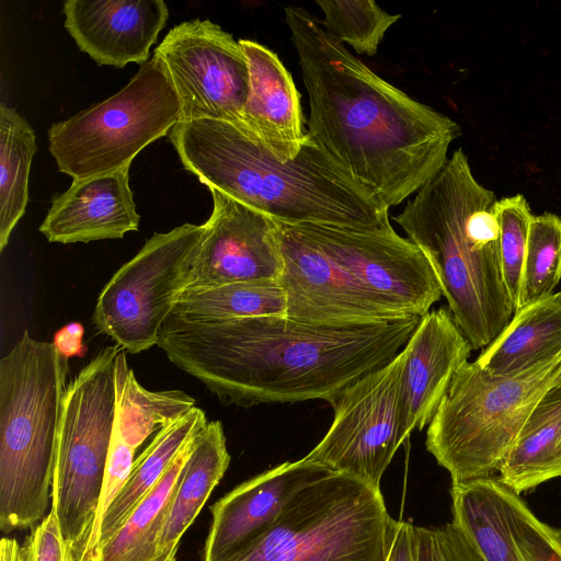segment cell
<instances>
[{
  "mask_svg": "<svg viewBox=\"0 0 561 561\" xmlns=\"http://www.w3.org/2000/svg\"><path fill=\"white\" fill-rule=\"evenodd\" d=\"M284 12L309 100L308 136L377 202L400 205L442 171L460 125L375 73L306 9Z\"/></svg>",
  "mask_w": 561,
  "mask_h": 561,
  "instance_id": "1",
  "label": "cell"
},
{
  "mask_svg": "<svg viewBox=\"0 0 561 561\" xmlns=\"http://www.w3.org/2000/svg\"><path fill=\"white\" fill-rule=\"evenodd\" d=\"M420 320L329 327L286 316L213 322L169 316L157 345L225 404L329 402L392 360Z\"/></svg>",
  "mask_w": 561,
  "mask_h": 561,
  "instance_id": "2",
  "label": "cell"
},
{
  "mask_svg": "<svg viewBox=\"0 0 561 561\" xmlns=\"http://www.w3.org/2000/svg\"><path fill=\"white\" fill-rule=\"evenodd\" d=\"M168 136L184 169L208 188L276 221L392 229L389 208L358 186L309 136L287 162L224 121L179 122Z\"/></svg>",
  "mask_w": 561,
  "mask_h": 561,
  "instance_id": "3",
  "label": "cell"
},
{
  "mask_svg": "<svg viewBox=\"0 0 561 561\" xmlns=\"http://www.w3.org/2000/svg\"><path fill=\"white\" fill-rule=\"evenodd\" d=\"M496 201L458 148L392 216L430 262L472 350L489 346L515 312L502 272Z\"/></svg>",
  "mask_w": 561,
  "mask_h": 561,
  "instance_id": "4",
  "label": "cell"
},
{
  "mask_svg": "<svg viewBox=\"0 0 561 561\" xmlns=\"http://www.w3.org/2000/svg\"><path fill=\"white\" fill-rule=\"evenodd\" d=\"M68 356L25 330L0 360V528L39 524L50 502Z\"/></svg>",
  "mask_w": 561,
  "mask_h": 561,
  "instance_id": "5",
  "label": "cell"
},
{
  "mask_svg": "<svg viewBox=\"0 0 561 561\" xmlns=\"http://www.w3.org/2000/svg\"><path fill=\"white\" fill-rule=\"evenodd\" d=\"M561 376V355L515 376L465 363L427 425L425 446L451 483L492 477Z\"/></svg>",
  "mask_w": 561,
  "mask_h": 561,
  "instance_id": "6",
  "label": "cell"
},
{
  "mask_svg": "<svg viewBox=\"0 0 561 561\" xmlns=\"http://www.w3.org/2000/svg\"><path fill=\"white\" fill-rule=\"evenodd\" d=\"M399 524L380 488L330 471L296 493L230 561H387Z\"/></svg>",
  "mask_w": 561,
  "mask_h": 561,
  "instance_id": "7",
  "label": "cell"
},
{
  "mask_svg": "<svg viewBox=\"0 0 561 561\" xmlns=\"http://www.w3.org/2000/svg\"><path fill=\"white\" fill-rule=\"evenodd\" d=\"M121 350H101L68 383L64 399L50 511L73 561L82 556L95 520L115 419V360Z\"/></svg>",
  "mask_w": 561,
  "mask_h": 561,
  "instance_id": "8",
  "label": "cell"
},
{
  "mask_svg": "<svg viewBox=\"0 0 561 561\" xmlns=\"http://www.w3.org/2000/svg\"><path fill=\"white\" fill-rule=\"evenodd\" d=\"M181 122V105L159 58L141 65L114 95L48 129L58 170L81 180L130 167L149 144Z\"/></svg>",
  "mask_w": 561,
  "mask_h": 561,
  "instance_id": "9",
  "label": "cell"
},
{
  "mask_svg": "<svg viewBox=\"0 0 561 561\" xmlns=\"http://www.w3.org/2000/svg\"><path fill=\"white\" fill-rule=\"evenodd\" d=\"M204 232L205 225L184 224L149 238L101 290L92 317L95 327L131 354L157 345Z\"/></svg>",
  "mask_w": 561,
  "mask_h": 561,
  "instance_id": "10",
  "label": "cell"
},
{
  "mask_svg": "<svg viewBox=\"0 0 561 561\" xmlns=\"http://www.w3.org/2000/svg\"><path fill=\"white\" fill-rule=\"evenodd\" d=\"M298 229L350 285L393 321L421 319L443 296L423 252L394 229L301 224Z\"/></svg>",
  "mask_w": 561,
  "mask_h": 561,
  "instance_id": "11",
  "label": "cell"
},
{
  "mask_svg": "<svg viewBox=\"0 0 561 561\" xmlns=\"http://www.w3.org/2000/svg\"><path fill=\"white\" fill-rule=\"evenodd\" d=\"M404 348L388 364L360 377L329 403L334 417L320 443L304 458L380 488V480L404 442L399 420V386Z\"/></svg>",
  "mask_w": 561,
  "mask_h": 561,
  "instance_id": "12",
  "label": "cell"
},
{
  "mask_svg": "<svg viewBox=\"0 0 561 561\" xmlns=\"http://www.w3.org/2000/svg\"><path fill=\"white\" fill-rule=\"evenodd\" d=\"M178 94L181 122L209 118L241 126L250 89L239 41L208 19L173 26L156 47Z\"/></svg>",
  "mask_w": 561,
  "mask_h": 561,
  "instance_id": "13",
  "label": "cell"
},
{
  "mask_svg": "<svg viewBox=\"0 0 561 561\" xmlns=\"http://www.w3.org/2000/svg\"><path fill=\"white\" fill-rule=\"evenodd\" d=\"M213 211L188 259L184 289L278 280L284 272L276 221L209 188Z\"/></svg>",
  "mask_w": 561,
  "mask_h": 561,
  "instance_id": "14",
  "label": "cell"
},
{
  "mask_svg": "<svg viewBox=\"0 0 561 561\" xmlns=\"http://www.w3.org/2000/svg\"><path fill=\"white\" fill-rule=\"evenodd\" d=\"M276 224L284 262L279 283L287 299L286 317L329 327L397 322L356 291L296 225Z\"/></svg>",
  "mask_w": 561,
  "mask_h": 561,
  "instance_id": "15",
  "label": "cell"
},
{
  "mask_svg": "<svg viewBox=\"0 0 561 561\" xmlns=\"http://www.w3.org/2000/svg\"><path fill=\"white\" fill-rule=\"evenodd\" d=\"M331 470L308 461L283 462L237 485L210 507L203 561H230L252 545L285 504Z\"/></svg>",
  "mask_w": 561,
  "mask_h": 561,
  "instance_id": "16",
  "label": "cell"
},
{
  "mask_svg": "<svg viewBox=\"0 0 561 561\" xmlns=\"http://www.w3.org/2000/svg\"><path fill=\"white\" fill-rule=\"evenodd\" d=\"M405 360L399 386V420L403 439L433 420L472 347L448 307L423 316L403 347Z\"/></svg>",
  "mask_w": 561,
  "mask_h": 561,
  "instance_id": "17",
  "label": "cell"
},
{
  "mask_svg": "<svg viewBox=\"0 0 561 561\" xmlns=\"http://www.w3.org/2000/svg\"><path fill=\"white\" fill-rule=\"evenodd\" d=\"M62 10L78 48L98 65L116 68L146 64L169 18L162 0H68Z\"/></svg>",
  "mask_w": 561,
  "mask_h": 561,
  "instance_id": "18",
  "label": "cell"
},
{
  "mask_svg": "<svg viewBox=\"0 0 561 561\" xmlns=\"http://www.w3.org/2000/svg\"><path fill=\"white\" fill-rule=\"evenodd\" d=\"M247 57L250 89L240 128L282 162L293 160L307 140L300 93L277 54L239 39Z\"/></svg>",
  "mask_w": 561,
  "mask_h": 561,
  "instance_id": "19",
  "label": "cell"
},
{
  "mask_svg": "<svg viewBox=\"0 0 561 561\" xmlns=\"http://www.w3.org/2000/svg\"><path fill=\"white\" fill-rule=\"evenodd\" d=\"M140 216L129 186V168L73 180L51 199L39 231L62 244L121 239L137 231Z\"/></svg>",
  "mask_w": 561,
  "mask_h": 561,
  "instance_id": "20",
  "label": "cell"
},
{
  "mask_svg": "<svg viewBox=\"0 0 561 561\" xmlns=\"http://www.w3.org/2000/svg\"><path fill=\"white\" fill-rule=\"evenodd\" d=\"M561 355V291L516 309L476 362L494 376H515Z\"/></svg>",
  "mask_w": 561,
  "mask_h": 561,
  "instance_id": "21",
  "label": "cell"
},
{
  "mask_svg": "<svg viewBox=\"0 0 561 561\" xmlns=\"http://www.w3.org/2000/svg\"><path fill=\"white\" fill-rule=\"evenodd\" d=\"M230 463L220 421L197 435L158 539L159 561H176L181 538L197 517Z\"/></svg>",
  "mask_w": 561,
  "mask_h": 561,
  "instance_id": "22",
  "label": "cell"
},
{
  "mask_svg": "<svg viewBox=\"0 0 561 561\" xmlns=\"http://www.w3.org/2000/svg\"><path fill=\"white\" fill-rule=\"evenodd\" d=\"M497 472L516 494L561 477V376L533 410Z\"/></svg>",
  "mask_w": 561,
  "mask_h": 561,
  "instance_id": "23",
  "label": "cell"
},
{
  "mask_svg": "<svg viewBox=\"0 0 561 561\" xmlns=\"http://www.w3.org/2000/svg\"><path fill=\"white\" fill-rule=\"evenodd\" d=\"M207 423L205 412L195 407L187 414L154 434L135 460L125 485L107 510L92 554L110 541L136 506L159 482L183 446L203 431Z\"/></svg>",
  "mask_w": 561,
  "mask_h": 561,
  "instance_id": "24",
  "label": "cell"
},
{
  "mask_svg": "<svg viewBox=\"0 0 561 561\" xmlns=\"http://www.w3.org/2000/svg\"><path fill=\"white\" fill-rule=\"evenodd\" d=\"M453 522L484 561H524L513 538L505 485L493 477L451 483Z\"/></svg>",
  "mask_w": 561,
  "mask_h": 561,
  "instance_id": "25",
  "label": "cell"
},
{
  "mask_svg": "<svg viewBox=\"0 0 561 561\" xmlns=\"http://www.w3.org/2000/svg\"><path fill=\"white\" fill-rule=\"evenodd\" d=\"M198 434L190 438L123 526L88 561H159L158 539Z\"/></svg>",
  "mask_w": 561,
  "mask_h": 561,
  "instance_id": "26",
  "label": "cell"
},
{
  "mask_svg": "<svg viewBox=\"0 0 561 561\" xmlns=\"http://www.w3.org/2000/svg\"><path fill=\"white\" fill-rule=\"evenodd\" d=\"M286 294L279 279L255 280L184 289L169 316L190 322H213L286 316Z\"/></svg>",
  "mask_w": 561,
  "mask_h": 561,
  "instance_id": "27",
  "label": "cell"
},
{
  "mask_svg": "<svg viewBox=\"0 0 561 561\" xmlns=\"http://www.w3.org/2000/svg\"><path fill=\"white\" fill-rule=\"evenodd\" d=\"M36 136L15 108L0 104V251L24 215Z\"/></svg>",
  "mask_w": 561,
  "mask_h": 561,
  "instance_id": "28",
  "label": "cell"
},
{
  "mask_svg": "<svg viewBox=\"0 0 561 561\" xmlns=\"http://www.w3.org/2000/svg\"><path fill=\"white\" fill-rule=\"evenodd\" d=\"M561 280V217L545 213L530 221L516 309L549 297Z\"/></svg>",
  "mask_w": 561,
  "mask_h": 561,
  "instance_id": "29",
  "label": "cell"
},
{
  "mask_svg": "<svg viewBox=\"0 0 561 561\" xmlns=\"http://www.w3.org/2000/svg\"><path fill=\"white\" fill-rule=\"evenodd\" d=\"M322 26L357 54L374 56L388 28L400 14H389L373 0H317Z\"/></svg>",
  "mask_w": 561,
  "mask_h": 561,
  "instance_id": "30",
  "label": "cell"
},
{
  "mask_svg": "<svg viewBox=\"0 0 561 561\" xmlns=\"http://www.w3.org/2000/svg\"><path fill=\"white\" fill-rule=\"evenodd\" d=\"M495 210L500 228V256L503 277L516 310L528 230L535 215L522 194L496 201Z\"/></svg>",
  "mask_w": 561,
  "mask_h": 561,
  "instance_id": "31",
  "label": "cell"
},
{
  "mask_svg": "<svg viewBox=\"0 0 561 561\" xmlns=\"http://www.w3.org/2000/svg\"><path fill=\"white\" fill-rule=\"evenodd\" d=\"M510 528L524 561H561V535L505 486Z\"/></svg>",
  "mask_w": 561,
  "mask_h": 561,
  "instance_id": "32",
  "label": "cell"
},
{
  "mask_svg": "<svg viewBox=\"0 0 561 561\" xmlns=\"http://www.w3.org/2000/svg\"><path fill=\"white\" fill-rule=\"evenodd\" d=\"M416 561H484L465 533L454 523L415 526Z\"/></svg>",
  "mask_w": 561,
  "mask_h": 561,
  "instance_id": "33",
  "label": "cell"
},
{
  "mask_svg": "<svg viewBox=\"0 0 561 561\" xmlns=\"http://www.w3.org/2000/svg\"><path fill=\"white\" fill-rule=\"evenodd\" d=\"M135 451L112 436L103 485L96 507L94 525L85 549L78 561H88L92 554L102 520L125 485L134 466Z\"/></svg>",
  "mask_w": 561,
  "mask_h": 561,
  "instance_id": "34",
  "label": "cell"
},
{
  "mask_svg": "<svg viewBox=\"0 0 561 561\" xmlns=\"http://www.w3.org/2000/svg\"><path fill=\"white\" fill-rule=\"evenodd\" d=\"M21 561H70L66 541L51 511L24 539Z\"/></svg>",
  "mask_w": 561,
  "mask_h": 561,
  "instance_id": "35",
  "label": "cell"
},
{
  "mask_svg": "<svg viewBox=\"0 0 561 561\" xmlns=\"http://www.w3.org/2000/svg\"><path fill=\"white\" fill-rule=\"evenodd\" d=\"M387 561H416L415 526L401 522Z\"/></svg>",
  "mask_w": 561,
  "mask_h": 561,
  "instance_id": "36",
  "label": "cell"
},
{
  "mask_svg": "<svg viewBox=\"0 0 561 561\" xmlns=\"http://www.w3.org/2000/svg\"><path fill=\"white\" fill-rule=\"evenodd\" d=\"M83 333L80 324H69L68 327L60 330L55 340L56 346L67 356L69 343L71 347V355L80 348V340Z\"/></svg>",
  "mask_w": 561,
  "mask_h": 561,
  "instance_id": "37",
  "label": "cell"
},
{
  "mask_svg": "<svg viewBox=\"0 0 561 561\" xmlns=\"http://www.w3.org/2000/svg\"><path fill=\"white\" fill-rule=\"evenodd\" d=\"M1 561H21V546L14 538L4 537L0 542Z\"/></svg>",
  "mask_w": 561,
  "mask_h": 561,
  "instance_id": "38",
  "label": "cell"
},
{
  "mask_svg": "<svg viewBox=\"0 0 561 561\" xmlns=\"http://www.w3.org/2000/svg\"><path fill=\"white\" fill-rule=\"evenodd\" d=\"M70 561H73L72 559H70Z\"/></svg>",
  "mask_w": 561,
  "mask_h": 561,
  "instance_id": "39",
  "label": "cell"
}]
</instances>
